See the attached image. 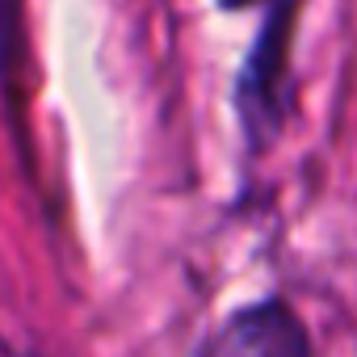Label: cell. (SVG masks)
<instances>
[{
	"instance_id": "cell-1",
	"label": "cell",
	"mask_w": 357,
	"mask_h": 357,
	"mask_svg": "<svg viewBox=\"0 0 357 357\" xmlns=\"http://www.w3.org/2000/svg\"><path fill=\"white\" fill-rule=\"evenodd\" d=\"M290 5H278L269 26L261 30L257 47H252V59H248V72L240 80V105H244V118L252 130H269L282 101H278V89L286 80V47H290Z\"/></svg>"
},
{
	"instance_id": "cell-3",
	"label": "cell",
	"mask_w": 357,
	"mask_h": 357,
	"mask_svg": "<svg viewBox=\"0 0 357 357\" xmlns=\"http://www.w3.org/2000/svg\"><path fill=\"white\" fill-rule=\"evenodd\" d=\"M223 5L227 9H240V5H252V0H223Z\"/></svg>"
},
{
	"instance_id": "cell-2",
	"label": "cell",
	"mask_w": 357,
	"mask_h": 357,
	"mask_svg": "<svg viewBox=\"0 0 357 357\" xmlns=\"http://www.w3.org/2000/svg\"><path fill=\"white\" fill-rule=\"evenodd\" d=\"M215 353H244V357H261V353H273V357H294V353H307L311 340L303 332V324L294 319L290 307L282 303H261L252 311H240L227 319V328L211 340Z\"/></svg>"
}]
</instances>
